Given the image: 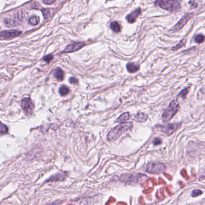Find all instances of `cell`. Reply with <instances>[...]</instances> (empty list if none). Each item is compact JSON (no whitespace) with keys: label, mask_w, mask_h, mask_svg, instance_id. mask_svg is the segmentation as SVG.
Returning <instances> with one entry per match:
<instances>
[{"label":"cell","mask_w":205,"mask_h":205,"mask_svg":"<svg viewBox=\"0 0 205 205\" xmlns=\"http://www.w3.org/2000/svg\"><path fill=\"white\" fill-rule=\"evenodd\" d=\"M127 69L129 73H136L139 69V66L133 63H129L127 65Z\"/></svg>","instance_id":"cell-12"},{"label":"cell","mask_w":205,"mask_h":205,"mask_svg":"<svg viewBox=\"0 0 205 205\" xmlns=\"http://www.w3.org/2000/svg\"><path fill=\"white\" fill-rule=\"evenodd\" d=\"M148 115L145 113H138L135 116V117L134 118V119L135 121H136L137 122H146L148 120Z\"/></svg>","instance_id":"cell-11"},{"label":"cell","mask_w":205,"mask_h":205,"mask_svg":"<svg viewBox=\"0 0 205 205\" xmlns=\"http://www.w3.org/2000/svg\"><path fill=\"white\" fill-rule=\"evenodd\" d=\"M70 92V90L68 89V88L66 86H62L60 87L59 90V92L61 95L62 96H64V95H67Z\"/></svg>","instance_id":"cell-18"},{"label":"cell","mask_w":205,"mask_h":205,"mask_svg":"<svg viewBox=\"0 0 205 205\" xmlns=\"http://www.w3.org/2000/svg\"><path fill=\"white\" fill-rule=\"evenodd\" d=\"M199 177L202 179L205 178V166H204L200 170Z\"/></svg>","instance_id":"cell-23"},{"label":"cell","mask_w":205,"mask_h":205,"mask_svg":"<svg viewBox=\"0 0 205 205\" xmlns=\"http://www.w3.org/2000/svg\"><path fill=\"white\" fill-rule=\"evenodd\" d=\"M161 143V140L159 138H155L153 141V144L154 145H158Z\"/></svg>","instance_id":"cell-26"},{"label":"cell","mask_w":205,"mask_h":205,"mask_svg":"<svg viewBox=\"0 0 205 205\" xmlns=\"http://www.w3.org/2000/svg\"><path fill=\"white\" fill-rule=\"evenodd\" d=\"M8 131V128L5 125L0 122V133H6Z\"/></svg>","instance_id":"cell-20"},{"label":"cell","mask_w":205,"mask_h":205,"mask_svg":"<svg viewBox=\"0 0 205 205\" xmlns=\"http://www.w3.org/2000/svg\"><path fill=\"white\" fill-rule=\"evenodd\" d=\"M189 90H190V86L184 88L183 90L182 91H181L180 93L178 94V97H181L183 100L185 99Z\"/></svg>","instance_id":"cell-17"},{"label":"cell","mask_w":205,"mask_h":205,"mask_svg":"<svg viewBox=\"0 0 205 205\" xmlns=\"http://www.w3.org/2000/svg\"><path fill=\"white\" fill-rule=\"evenodd\" d=\"M202 191L200 189H194L192 191V193H191V196L195 197H197L201 194H202Z\"/></svg>","instance_id":"cell-22"},{"label":"cell","mask_w":205,"mask_h":205,"mask_svg":"<svg viewBox=\"0 0 205 205\" xmlns=\"http://www.w3.org/2000/svg\"><path fill=\"white\" fill-rule=\"evenodd\" d=\"M20 34H21V32L16 30L5 31L0 32V40L15 38L20 35Z\"/></svg>","instance_id":"cell-8"},{"label":"cell","mask_w":205,"mask_h":205,"mask_svg":"<svg viewBox=\"0 0 205 205\" xmlns=\"http://www.w3.org/2000/svg\"><path fill=\"white\" fill-rule=\"evenodd\" d=\"M183 45H184V43H183V42H181L179 45H177L175 47H173V48H172V50H173V51H175V50H176V49H177L180 48V47H182Z\"/></svg>","instance_id":"cell-28"},{"label":"cell","mask_w":205,"mask_h":205,"mask_svg":"<svg viewBox=\"0 0 205 205\" xmlns=\"http://www.w3.org/2000/svg\"><path fill=\"white\" fill-rule=\"evenodd\" d=\"M42 12L43 13V16H44L45 18H46V19L48 18L49 16H50V11L48 9L43 10Z\"/></svg>","instance_id":"cell-24"},{"label":"cell","mask_w":205,"mask_h":205,"mask_svg":"<svg viewBox=\"0 0 205 205\" xmlns=\"http://www.w3.org/2000/svg\"><path fill=\"white\" fill-rule=\"evenodd\" d=\"M69 81H70V82L72 84H76L78 83V80L76 78H73V77L70 78Z\"/></svg>","instance_id":"cell-27"},{"label":"cell","mask_w":205,"mask_h":205,"mask_svg":"<svg viewBox=\"0 0 205 205\" xmlns=\"http://www.w3.org/2000/svg\"><path fill=\"white\" fill-rule=\"evenodd\" d=\"M156 4L161 8L169 11H173L181 9L180 3L177 0H158Z\"/></svg>","instance_id":"cell-3"},{"label":"cell","mask_w":205,"mask_h":205,"mask_svg":"<svg viewBox=\"0 0 205 205\" xmlns=\"http://www.w3.org/2000/svg\"><path fill=\"white\" fill-rule=\"evenodd\" d=\"M40 22L39 18L36 16H32L29 19V23L31 25H37Z\"/></svg>","instance_id":"cell-19"},{"label":"cell","mask_w":205,"mask_h":205,"mask_svg":"<svg viewBox=\"0 0 205 205\" xmlns=\"http://www.w3.org/2000/svg\"><path fill=\"white\" fill-rule=\"evenodd\" d=\"M55 1L56 0H43V2L46 4H51Z\"/></svg>","instance_id":"cell-29"},{"label":"cell","mask_w":205,"mask_h":205,"mask_svg":"<svg viewBox=\"0 0 205 205\" xmlns=\"http://www.w3.org/2000/svg\"><path fill=\"white\" fill-rule=\"evenodd\" d=\"M22 107L26 115H30L34 109V105L30 98H25L22 100L21 103Z\"/></svg>","instance_id":"cell-6"},{"label":"cell","mask_w":205,"mask_h":205,"mask_svg":"<svg viewBox=\"0 0 205 205\" xmlns=\"http://www.w3.org/2000/svg\"><path fill=\"white\" fill-rule=\"evenodd\" d=\"M129 118V113L128 112H125L124 113L122 114L120 117L117 119V122H124Z\"/></svg>","instance_id":"cell-15"},{"label":"cell","mask_w":205,"mask_h":205,"mask_svg":"<svg viewBox=\"0 0 205 205\" xmlns=\"http://www.w3.org/2000/svg\"><path fill=\"white\" fill-rule=\"evenodd\" d=\"M132 122H123L122 124L115 127L109 132L107 134V140L109 141H115L126 131L131 129L133 127Z\"/></svg>","instance_id":"cell-1"},{"label":"cell","mask_w":205,"mask_h":205,"mask_svg":"<svg viewBox=\"0 0 205 205\" xmlns=\"http://www.w3.org/2000/svg\"><path fill=\"white\" fill-rule=\"evenodd\" d=\"M179 105L176 99L171 101L168 107L162 115V120L164 122H169L173 118L175 114L179 111Z\"/></svg>","instance_id":"cell-2"},{"label":"cell","mask_w":205,"mask_h":205,"mask_svg":"<svg viewBox=\"0 0 205 205\" xmlns=\"http://www.w3.org/2000/svg\"><path fill=\"white\" fill-rule=\"evenodd\" d=\"M204 40V36L202 35V34H199V35H197L195 38V41L198 43H202Z\"/></svg>","instance_id":"cell-21"},{"label":"cell","mask_w":205,"mask_h":205,"mask_svg":"<svg viewBox=\"0 0 205 205\" xmlns=\"http://www.w3.org/2000/svg\"><path fill=\"white\" fill-rule=\"evenodd\" d=\"M54 76L58 80H63L64 77V73L60 68H57L54 71Z\"/></svg>","instance_id":"cell-13"},{"label":"cell","mask_w":205,"mask_h":205,"mask_svg":"<svg viewBox=\"0 0 205 205\" xmlns=\"http://www.w3.org/2000/svg\"><path fill=\"white\" fill-rule=\"evenodd\" d=\"M193 16V13H187V14L184 15L178 22V23L175 26L173 29V31L174 32H176L180 30Z\"/></svg>","instance_id":"cell-7"},{"label":"cell","mask_w":205,"mask_h":205,"mask_svg":"<svg viewBox=\"0 0 205 205\" xmlns=\"http://www.w3.org/2000/svg\"><path fill=\"white\" fill-rule=\"evenodd\" d=\"M140 13H141V10L140 9H138L133 11L127 17L128 22L129 23H133L136 20V19L138 18V17L140 15Z\"/></svg>","instance_id":"cell-10"},{"label":"cell","mask_w":205,"mask_h":205,"mask_svg":"<svg viewBox=\"0 0 205 205\" xmlns=\"http://www.w3.org/2000/svg\"><path fill=\"white\" fill-rule=\"evenodd\" d=\"M111 29L116 32H119L121 31V26L117 22H113L111 24Z\"/></svg>","instance_id":"cell-16"},{"label":"cell","mask_w":205,"mask_h":205,"mask_svg":"<svg viewBox=\"0 0 205 205\" xmlns=\"http://www.w3.org/2000/svg\"><path fill=\"white\" fill-rule=\"evenodd\" d=\"M166 170V167L163 164L157 162L149 163L146 167L147 172L155 175L163 173L165 172Z\"/></svg>","instance_id":"cell-4"},{"label":"cell","mask_w":205,"mask_h":205,"mask_svg":"<svg viewBox=\"0 0 205 205\" xmlns=\"http://www.w3.org/2000/svg\"><path fill=\"white\" fill-rule=\"evenodd\" d=\"M53 59V57L52 55H47L46 57H44L43 58V60L45 61H46V62H47V63H49L50 62V61Z\"/></svg>","instance_id":"cell-25"},{"label":"cell","mask_w":205,"mask_h":205,"mask_svg":"<svg viewBox=\"0 0 205 205\" xmlns=\"http://www.w3.org/2000/svg\"><path fill=\"white\" fill-rule=\"evenodd\" d=\"M4 24L5 26L8 27H12V26H15L18 25V23L16 22V20L14 18H5L4 19Z\"/></svg>","instance_id":"cell-14"},{"label":"cell","mask_w":205,"mask_h":205,"mask_svg":"<svg viewBox=\"0 0 205 205\" xmlns=\"http://www.w3.org/2000/svg\"><path fill=\"white\" fill-rule=\"evenodd\" d=\"M84 46H85V43L83 42L74 43L73 44L67 46L62 53H71L73 52H76L80 49L81 48H82Z\"/></svg>","instance_id":"cell-9"},{"label":"cell","mask_w":205,"mask_h":205,"mask_svg":"<svg viewBox=\"0 0 205 205\" xmlns=\"http://www.w3.org/2000/svg\"><path fill=\"white\" fill-rule=\"evenodd\" d=\"M179 124H168L165 125H161L159 127L161 132L165 133L167 136H170L174 133L181 126Z\"/></svg>","instance_id":"cell-5"}]
</instances>
